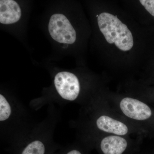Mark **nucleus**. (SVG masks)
<instances>
[{
	"label": "nucleus",
	"instance_id": "nucleus-1",
	"mask_svg": "<svg viewBox=\"0 0 154 154\" xmlns=\"http://www.w3.org/2000/svg\"><path fill=\"white\" fill-rule=\"evenodd\" d=\"M77 138L88 140L103 135L146 137L143 131L128 122L111 107L107 99L95 97L81 107L76 120L71 122Z\"/></svg>",
	"mask_w": 154,
	"mask_h": 154
},
{
	"label": "nucleus",
	"instance_id": "nucleus-2",
	"mask_svg": "<svg viewBox=\"0 0 154 154\" xmlns=\"http://www.w3.org/2000/svg\"><path fill=\"white\" fill-rule=\"evenodd\" d=\"M36 123L25 105L16 99L0 94L1 140L14 146L26 136Z\"/></svg>",
	"mask_w": 154,
	"mask_h": 154
},
{
	"label": "nucleus",
	"instance_id": "nucleus-3",
	"mask_svg": "<svg viewBox=\"0 0 154 154\" xmlns=\"http://www.w3.org/2000/svg\"><path fill=\"white\" fill-rule=\"evenodd\" d=\"M111 107L146 137L154 136V107L139 98L131 96L107 99Z\"/></svg>",
	"mask_w": 154,
	"mask_h": 154
},
{
	"label": "nucleus",
	"instance_id": "nucleus-4",
	"mask_svg": "<svg viewBox=\"0 0 154 154\" xmlns=\"http://www.w3.org/2000/svg\"><path fill=\"white\" fill-rule=\"evenodd\" d=\"M98 23L100 31L108 43H114L122 51L131 49L134 45L132 33L117 16L106 12L102 13L98 16Z\"/></svg>",
	"mask_w": 154,
	"mask_h": 154
},
{
	"label": "nucleus",
	"instance_id": "nucleus-5",
	"mask_svg": "<svg viewBox=\"0 0 154 154\" xmlns=\"http://www.w3.org/2000/svg\"><path fill=\"white\" fill-rule=\"evenodd\" d=\"M54 85L59 97L55 103L61 106L71 102H76L82 106L81 95V84L78 77L72 73L61 72L55 75Z\"/></svg>",
	"mask_w": 154,
	"mask_h": 154
},
{
	"label": "nucleus",
	"instance_id": "nucleus-6",
	"mask_svg": "<svg viewBox=\"0 0 154 154\" xmlns=\"http://www.w3.org/2000/svg\"><path fill=\"white\" fill-rule=\"evenodd\" d=\"M143 138L138 137L132 138L131 137L107 134L88 140H81L88 145H96L99 147L103 154H123L131 144L140 140L143 139Z\"/></svg>",
	"mask_w": 154,
	"mask_h": 154
},
{
	"label": "nucleus",
	"instance_id": "nucleus-7",
	"mask_svg": "<svg viewBox=\"0 0 154 154\" xmlns=\"http://www.w3.org/2000/svg\"><path fill=\"white\" fill-rule=\"evenodd\" d=\"M48 30L53 39L60 43L72 44L76 39L75 30L63 14H54L51 16Z\"/></svg>",
	"mask_w": 154,
	"mask_h": 154
},
{
	"label": "nucleus",
	"instance_id": "nucleus-8",
	"mask_svg": "<svg viewBox=\"0 0 154 154\" xmlns=\"http://www.w3.org/2000/svg\"><path fill=\"white\" fill-rule=\"evenodd\" d=\"M22 11L18 3L13 0L0 1V22L9 25L18 22Z\"/></svg>",
	"mask_w": 154,
	"mask_h": 154
},
{
	"label": "nucleus",
	"instance_id": "nucleus-9",
	"mask_svg": "<svg viewBox=\"0 0 154 154\" xmlns=\"http://www.w3.org/2000/svg\"><path fill=\"white\" fill-rule=\"evenodd\" d=\"M140 2L146 10L154 17V0H140Z\"/></svg>",
	"mask_w": 154,
	"mask_h": 154
},
{
	"label": "nucleus",
	"instance_id": "nucleus-10",
	"mask_svg": "<svg viewBox=\"0 0 154 154\" xmlns=\"http://www.w3.org/2000/svg\"><path fill=\"white\" fill-rule=\"evenodd\" d=\"M77 146L75 144L71 146L70 148L68 149H66V151L63 152V154H83L81 150L78 148V146L79 144V141L77 139Z\"/></svg>",
	"mask_w": 154,
	"mask_h": 154
},
{
	"label": "nucleus",
	"instance_id": "nucleus-11",
	"mask_svg": "<svg viewBox=\"0 0 154 154\" xmlns=\"http://www.w3.org/2000/svg\"><path fill=\"white\" fill-rule=\"evenodd\" d=\"M142 100H143V101L147 102L149 104H150V105H152L154 107V97L146 98V99H142Z\"/></svg>",
	"mask_w": 154,
	"mask_h": 154
}]
</instances>
